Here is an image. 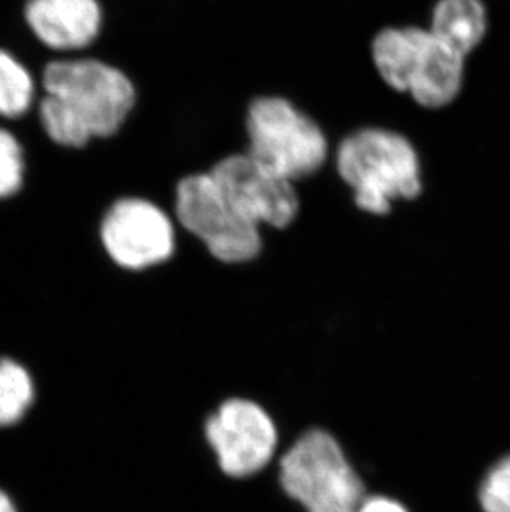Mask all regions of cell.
<instances>
[{
  "label": "cell",
  "instance_id": "cell-1",
  "mask_svg": "<svg viewBox=\"0 0 510 512\" xmlns=\"http://www.w3.org/2000/svg\"><path fill=\"white\" fill-rule=\"evenodd\" d=\"M44 87L40 120L58 145L82 148L92 138L115 135L135 108L130 78L98 60L50 63Z\"/></svg>",
  "mask_w": 510,
  "mask_h": 512
},
{
  "label": "cell",
  "instance_id": "cell-2",
  "mask_svg": "<svg viewBox=\"0 0 510 512\" xmlns=\"http://www.w3.org/2000/svg\"><path fill=\"white\" fill-rule=\"evenodd\" d=\"M371 57L383 82L429 110L448 107L464 83L466 58L421 27H388L376 34Z\"/></svg>",
  "mask_w": 510,
  "mask_h": 512
},
{
  "label": "cell",
  "instance_id": "cell-3",
  "mask_svg": "<svg viewBox=\"0 0 510 512\" xmlns=\"http://www.w3.org/2000/svg\"><path fill=\"white\" fill-rule=\"evenodd\" d=\"M340 178L355 191L361 211L385 216L398 199L423 191L421 165L411 141L396 131L363 128L348 135L337 150Z\"/></svg>",
  "mask_w": 510,
  "mask_h": 512
},
{
  "label": "cell",
  "instance_id": "cell-4",
  "mask_svg": "<svg viewBox=\"0 0 510 512\" xmlns=\"http://www.w3.org/2000/svg\"><path fill=\"white\" fill-rule=\"evenodd\" d=\"M246 128V155L285 181L308 178L327 161L328 141L322 128L285 98H255Z\"/></svg>",
  "mask_w": 510,
  "mask_h": 512
},
{
  "label": "cell",
  "instance_id": "cell-5",
  "mask_svg": "<svg viewBox=\"0 0 510 512\" xmlns=\"http://www.w3.org/2000/svg\"><path fill=\"white\" fill-rule=\"evenodd\" d=\"M285 493L307 512H358L365 486L333 436L308 431L280 463Z\"/></svg>",
  "mask_w": 510,
  "mask_h": 512
},
{
  "label": "cell",
  "instance_id": "cell-6",
  "mask_svg": "<svg viewBox=\"0 0 510 512\" xmlns=\"http://www.w3.org/2000/svg\"><path fill=\"white\" fill-rule=\"evenodd\" d=\"M176 216L219 261L242 264L262 251L259 228L232 209L209 173L191 174L179 181Z\"/></svg>",
  "mask_w": 510,
  "mask_h": 512
},
{
  "label": "cell",
  "instance_id": "cell-7",
  "mask_svg": "<svg viewBox=\"0 0 510 512\" xmlns=\"http://www.w3.org/2000/svg\"><path fill=\"white\" fill-rule=\"evenodd\" d=\"M209 174L232 209L257 228H289L299 214L294 183L264 170L251 156H227Z\"/></svg>",
  "mask_w": 510,
  "mask_h": 512
},
{
  "label": "cell",
  "instance_id": "cell-8",
  "mask_svg": "<svg viewBox=\"0 0 510 512\" xmlns=\"http://www.w3.org/2000/svg\"><path fill=\"white\" fill-rule=\"evenodd\" d=\"M100 236L111 259L130 271L163 264L174 252L171 219L146 199L116 201L103 218Z\"/></svg>",
  "mask_w": 510,
  "mask_h": 512
},
{
  "label": "cell",
  "instance_id": "cell-9",
  "mask_svg": "<svg viewBox=\"0 0 510 512\" xmlns=\"http://www.w3.org/2000/svg\"><path fill=\"white\" fill-rule=\"evenodd\" d=\"M206 436L222 471L244 478L264 468L274 455L277 431L270 416L247 400H229L207 420Z\"/></svg>",
  "mask_w": 510,
  "mask_h": 512
},
{
  "label": "cell",
  "instance_id": "cell-10",
  "mask_svg": "<svg viewBox=\"0 0 510 512\" xmlns=\"http://www.w3.org/2000/svg\"><path fill=\"white\" fill-rule=\"evenodd\" d=\"M25 19L50 49L78 50L97 39L102 9L97 0H29Z\"/></svg>",
  "mask_w": 510,
  "mask_h": 512
},
{
  "label": "cell",
  "instance_id": "cell-11",
  "mask_svg": "<svg viewBox=\"0 0 510 512\" xmlns=\"http://www.w3.org/2000/svg\"><path fill=\"white\" fill-rule=\"evenodd\" d=\"M487 25V9L482 0H438L429 32L466 58L481 45Z\"/></svg>",
  "mask_w": 510,
  "mask_h": 512
},
{
  "label": "cell",
  "instance_id": "cell-12",
  "mask_svg": "<svg viewBox=\"0 0 510 512\" xmlns=\"http://www.w3.org/2000/svg\"><path fill=\"white\" fill-rule=\"evenodd\" d=\"M35 401L34 378L22 363L0 358V428L24 420Z\"/></svg>",
  "mask_w": 510,
  "mask_h": 512
},
{
  "label": "cell",
  "instance_id": "cell-13",
  "mask_svg": "<svg viewBox=\"0 0 510 512\" xmlns=\"http://www.w3.org/2000/svg\"><path fill=\"white\" fill-rule=\"evenodd\" d=\"M34 98L29 72L12 55L0 50V115L17 118L27 113Z\"/></svg>",
  "mask_w": 510,
  "mask_h": 512
},
{
  "label": "cell",
  "instance_id": "cell-14",
  "mask_svg": "<svg viewBox=\"0 0 510 512\" xmlns=\"http://www.w3.org/2000/svg\"><path fill=\"white\" fill-rule=\"evenodd\" d=\"M477 504L481 512H510V453L499 456L482 474Z\"/></svg>",
  "mask_w": 510,
  "mask_h": 512
},
{
  "label": "cell",
  "instance_id": "cell-15",
  "mask_svg": "<svg viewBox=\"0 0 510 512\" xmlns=\"http://www.w3.org/2000/svg\"><path fill=\"white\" fill-rule=\"evenodd\" d=\"M24 179V153L9 131L0 130V198L19 191Z\"/></svg>",
  "mask_w": 510,
  "mask_h": 512
},
{
  "label": "cell",
  "instance_id": "cell-16",
  "mask_svg": "<svg viewBox=\"0 0 510 512\" xmlns=\"http://www.w3.org/2000/svg\"><path fill=\"white\" fill-rule=\"evenodd\" d=\"M358 512H408L405 506L396 503L393 499L373 498L365 499V503L361 504Z\"/></svg>",
  "mask_w": 510,
  "mask_h": 512
},
{
  "label": "cell",
  "instance_id": "cell-17",
  "mask_svg": "<svg viewBox=\"0 0 510 512\" xmlns=\"http://www.w3.org/2000/svg\"><path fill=\"white\" fill-rule=\"evenodd\" d=\"M0 512H19L12 498L2 489H0Z\"/></svg>",
  "mask_w": 510,
  "mask_h": 512
}]
</instances>
